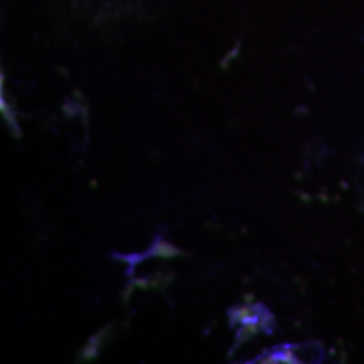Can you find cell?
I'll use <instances>...</instances> for the list:
<instances>
[{
  "label": "cell",
  "instance_id": "obj_1",
  "mask_svg": "<svg viewBox=\"0 0 364 364\" xmlns=\"http://www.w3.org/2000/svg\"><path fill=\"white\" fill-rule=\"evenodd\" d=\"M152 255H156V257H162V258H172L176 257V255H179V250L172 247L169 243H164V241H161V243H157L156 247L152 248Z\"/></svg>",
  "mask_w": 364,
  "mask_h": 364
}]
</instances>
